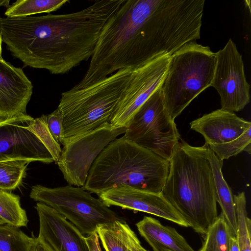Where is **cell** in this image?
I'll return each instance as SVG.
<instances>
[{"label":"cell","mask_w":251,"mask_h":251,"mask_svg":"<svg viewBox=\"0 0 251 251\" xmlns=\"http://www.w3.org/2000/svg\"><path fill=\"white\" fill-rule=\"evenodd\" d=\"M2 38H1V32H0V58H1L2 57Z\"/></svg>","instance_id":"obj_35"},{"label":"cell","mask_w":251,"mask_h":251,"mask_svg":"<svg viewBox=\"0 0 251 251\" xmlns=\"http://www.w3.org/2000/svg\"><path fill=\"white\" fill-rule=\"evenodd\" d=\"M119 222L101 226L97 229L105 251H130L123 240Z\"/></svg>","instance_id":"obj_27"},{"label":"cell","mask_w":251,"mask_h":251,"mask_svg":"<svg viewBox=\"0 0 251 251\" xmlns=\"http://www.w3.org/2000/svg\"><path fill=\"white\" fill-rule=\"evenodd\" d=\"M29 196L56 211L73 224L83 235L89 236L103 225L126 222L100 199L93 197L83 187L71 185L48 188L40 185L31 187Z\"/></svg>","instance_id":"obj_7"},{"label":"cell","mask_w":251,"mask_h":251,"mask_svg":"<svg viewBox=\"0 0 251 251\" xmlns=\"http://www.w3.org/2000/svg\"><path fill=\"white\" fill-rule=\"evenodd\" d=\"M170 57L160 56L133 70L110 124L116 127L129 126L137 110L161 84Z\"/></svg>","instance_id":"obj_10"},{"label":"cell","mask_w":251,"mask_h":251,"mask_svg":"<svg viewBox=\"0 0 251 251\" xmlns=\"http://www.w3.org/2000/svg\"><path fill=\"white\" fill-rule=\"evenodd\" d=\"M133 70H119L89 86L61 94L58 107L63 114L65 143L110 123Z\"/></svg>","instance_id":"obj_5"},{"label":"cell","mask_w":251,"mask_h":251,"mask_svg":"<svg viewBox=\"0 0 251 251\" xmlns=\"http://www.w3.org/2000/svg\"><path fill=\"white\" fill-rule=\"evenodd\" d=\"M98 196L108 207L117 206L134 212H145L182 226L190 227L184 217L161 193L124 186L109 189Z\"/></svg>","instance_id":"obj_13"},{"label":"cell","mask_w":251,"mask_h":251,"mask_svg":"<svg viewBox=\"0 0 251 251\" xmlns=\"http://www.w3.org/2000/svg\"><path fill=\"white\" fill-rule=\"evenodd\" d=\"M206 155L212 172L217 202L221 208L224 219L229 226L232 236H236L237 220L233 195L224 178L222 172L223 161L218 158L207 145Z\"/></svg>","instance_id":"obj_18"},{"label":"cell","mask_w":251,"mask_h":251,"mask_svg":"<svg viewBox=\"0 0 251 251\" xmlns=\"http://www.w3.org/2000/svg\"><path fill=\"white\" fill-rule=\"evenodd\" d=\"M47 116L48 128L56 142L63 146L65 144L63 128V116L60 109L57 107L54 111Z\"/></svg>","instance_id":"obj_28"},{"label":"cell","mask_w":251,"mask_h":251,"mask_svg":"<svg viewBox=\"0 0 251 251\" xmlns=\"http://www.w3.org/2000/svg\"><path fill=\"white\" fill-rule=\"evenodd\" d=\"M216 55L217 63L211 86L220 96L221 109L239 111L250 100V86L246 80L242 55L230 39Z\"/></svg>","instance_id":"obj_11"},{"label":"cell","mask_w":251,"mask_h":251,"mask_svg":"<svg viewBox=\"0 0 251 251\" xmlns=\"http://www.w3.org/2000/svg\"><path fill=\"white\" fill-rule=\"evenodd\" d=\"M198 251H229L232 234L221 214L207 228Z\"/></svg>","instance_id":"obj_20"},{"label":"cell","mask_w":251,"mask_h":251,"mask_svg":"<svg viewBox=\"0 0 251 251\" xmlns=\"http://www.w3.org/2000/svg\"><path fill=\"white\" fill-rule=\"evenodd\" d=\"M32 236L33 238V241L31 251H53L38 237H35L33 232H32Z\"/></svg>","instance_id":"obj_31"},{"label":"cell","mask_w":251,"mask_h":251,"mask_svg":"<svg viewBox=\"0 0 251 251\" xmlns=\"http://www.w3.org/2000/svg\"><path fill=\"white\" fill-rule=\"evenodd\" d=\"M237 220L236 237L240 251H251V221L247 216L244 192L233 195Z\"/></svg>","instance_id":"obj_22"},{"label":"cell","mask_w":251,"mask_h":251,"mask_svg":"<svg viewBox=\"0 0 251 251\" xmlns=\"http://www.w3.org/2000/svg\"><path fill=\"white\" fill-rule=\"evenodd\" d=\"M192 35L191 19L182 0H125L102 27L88 69L73 88L171 55L190 42Z\"/></svg>","instance_id":"obj_1"},{"label":"cell","mask_w":251,"mask_h":251,"mask_svg":"<svg viewBox=\"0 0 251 251\" xmlns=\"http://www.w3.org/2000/svg\"><path fill=\"white\" fill-rule=\"evenodd\" d=\"M136 226L152 248L160 247L172 251H195L175 228L164 226L154 218L144 216Z\"/></svg>","instance_id":"obj_17"},{"label":"cell","mask_w":251,"mask_h":251,"mask_svg":"<svg viewBox=\"0 0 251 251\" xmlns=\"http://www.w3.org/2000/svg\"><path fill=\"white\" fill-rule=\"evenodd\" d=\"M251 127L238 138L229 142L219 144L208 145L219 159H228L245 151L249 154L251 152Z\"/></svg>","instance_id":"obj_25"},{"label":"cell","mask_w":251,"mask_h":251,"mask_svg":"<svg viewBox=\"0 0 251 251\" xmlns=\"http://www.w3.org/2000/svg\"><path fill=\"white\" fill-rule=\"evenodd\" d=\"M207 145L194 147L180 139L169 160L168 176L161 192L190 227L202 234L218 217Z\"/></svg>","instance_id":"obj_3"},{"label":"cell","mask_w":251,"mask_h":251,"mask_svg":"<svg viewBox=\"0 0 251 251\" xmlns=\"http://www.w3.org/2000/svg\"><path fill=\"white\" fill-rule=\"evenodd\" d=\"M0 218L6 224L14 226H27L26 211L21 207L18 195L0 190Z\"/></svg>","instance_id":"obj_21"},{"label":"cell","mask_w":251,"mask_h":251,"mask_svg":"<svg viewBox=\"0 0 251 251\" xmlns=\"http://www.w3.org/2000/svg\"><path fill=\"white\" fill-rule=\"evenodd\" d=\"M216 63V53L196 42L185 44L170 55L160 88L172 119L211 86Z\"/></svg>","instance_id":"obj_6"},{"label":"cell","mask_w":251,"mask_h":251,"mask_svg":"<svg viewBox=\"0 0 251 251\" xmlns=\"http://www.w3.org/2000/svg\"><path fill=\"white\" fill-rule=\"evenodd\" d=\"M124 137L170 160L181 137L165 107L160 86L137 110Z\"/></svg>","instance_id":"obj_8"},{"label":"cell","mask_w":251,"mask_h":251,"mask_svg":"<svg viewBox=\"0 0 251 251\" xmlns=\"http://www.w3.org/2000/svg\"><path fill=\"white\" fill-rule=\"evenodd\" d=\"M125 0H98L77 12L0 18L2 41L24 66L66 74L91 58L101 30Z\"/></svg>","instance_id":"obj_2"},{"label":"cell","mask_w":251,"mask_h":251,"mask_svg":"<svg viewBox=\"0 0 251 251\" xmlns=\"http://www.w3.org/2000/svg\"><path fill=\"white\" fill-rule=\"evenodd\" d=\"M31 161L25 159L0 161V190L9 191L16 189L26 175Z\"/></svg>","instance_id":"obj_23"},{"label":"cell","mask_w":251,"mask_h":251,"mask_svg":"<svg viewBox=\"0 0 251 251\" xmlns=\"http://www.w3.org/2000/svg\"><path fill=\"white\" fill-rule=\"evenodd\" d=\"M126 128L105 123L67 141L57 163L66 181L83 187L96 157L111 142L125 133Z\"/></svg>","instance_id":"obj_9"},{"label":"cell","mask_w":251,"mask_h":251,"mask_svg":"<svg viewBox=\"0 0 251 251\" xmlns=\"http://www.w3.org/2000/svg\"><path fill=\"white\" fill-rule=\"evenodd\" d=\"M169 167V160L123 136L111 142L96 157L83 187L98 195L124 186L160 194Z\"/></svg>","instance_id":"obj_4"},{"label":"cell","mask_w":251,"mask_h":251,"mask_svg":"<svg viewBox=\"0 0 251 251\" xmlns=\"http://www.w3.org/2000/svg\"><path fill=\"white\" fill-rule=\"evenodd\" d=\"M9 0H0V6H4L7 8L10 6Z\"/></svg>","instance_id":"obj_33"},{"label":"cell","mask_w":251,"mask_h":251,"mask_svg":"<svg viewBox=\"0 0 251 251\" xmlns=\"http://www.w3.org/2000/svg\"><path fill=\"white\" fill-rule=\"evenodd\" d=\"M68 0H18L6 10L7 18H18L56 11Z\"/></svg>","instance_id":"obj_19"},{"label":"cell","mask_w":251,"mask_h":251,"mask_svg":"<svg viewBox=\"0 0 251 251\" xmlns=\"http://www.w3.org/2000/svg\"><path fill=\"white\" fill-rule=\"evenodd\" d=\"M154 251H172L168 249L160 247H156L152 248Z\"/></svg>","instance_id":"obj_34"},{"label":"cell","mask_w":251,"mask_h":251,"mask_svg":"<svg viewBox=\"0 0 251 251\" xmlns=\"http://www.w3.org/2000/svg\"><path fill=\"white\" fill-rule=\"evenodd\" d=\"M33 119L26 114L0 122V161L25 159L44 163L54 162L41 141L27 129Z\"/></svg>","instance_id":"obj_12"},{"label":"cell","mask_w":251,"mask_h":251,"mask_svg":"<svg viewBox=\"0 0 251 251\" xmlns=\"http://www.w3.org/2000/svg\"><path fill=\"white\" fill-rule=\"evenodd\" d=\"M38 238L53 251H89L85 237L70 222L51 207L38 202Z\"/></svg>","instance_id":"obj_14"},{"label":"cell","mask_w":251,"mask_h":251,"mask_svg":"<svg viewBox=\"0 0 251 251\" xmlns=\"http://www.w3.org/2000/svg\"><path fill=\"white\" fill-rule=\"evenodd\" d=\"M123 240L130 251H148L141 244L137 236L126 222H119Z\"/></svg>","instance_id":"obj_29"},{"label":"cell","mask_w":251,"mask_h":251,"mask_svg":"<svg viewBox=\"0 0 251 251\" xmlns=\"http://www.w3.org/2000/svg\"><path fill=\"white\" fill-rule=\"evenodd\" d=\"M27 129L33 133L41 141L52 156L57 164L61 155L62 149L50 132L47 122V116L43 115L33 119Z\"/></svg>","instance_id":"obj_26"},{"label":"cell","mask_w":251,"mask_h":251,"mask_svg":"<svg viewBox=\"0 0 251 251\" xmlns=\"http://www.w3.org/2000/svg\"><path fill=\"white\" fill-rule=\"evenodd\" d=\"M85 239L89 251H102L97 232L86 237Z\"/></svg>","instance_id":"obj_30"},{"label":"cell","mask_w":251,"mask_h":251,"mask_svg":"<svg viewBox=\"0 0 251 251\" xmlns=\"http://www.w3.org/2000/svg\"><path fill=\"white\" fill-rule=\"evenodd\" d=\"M33 241L19 227L0 225V251H31Z\"/></svg>","instance_id":"obj_24"},{"label":"cell","mask_w":251,"mask_h":251,"mask_svg":"<svg viewBox=\"0 0 251 251\" xmlns=\"http://www.w3.org/2000/svg\"><path fill=\"white\" fill-rule=\"evenodd\" d=\"M32 89L22 68L0 58V122L27 114Z\"/></svg>","instance_id":"obj_15"},{"label":"cell","mask_w":251,"mask_h":251,"mask_svg":"<svg viewBox=\"0 0 251 251\" xmlns=\"http://www.w3.org/2000/svg\"><path fill=\"white\" fill-rule=\"evenodd\" d=\"M190 126L210 145L225 143L238 138L251 127V123L234 112L219 109L193 120Z\"/></svg>","instance_id":"obj_16"},{"label":"cell","mask_w":251,"mask_h":251,"mask_svg":"<svg viewBox=\"0 0 251 251\" xmlns=\"http://www.w3.org/2000/svg\"><path fill=\"white\" fill-rule=\"evenodd\" d=\"M229 251H240L236 236H231Z\"/></svg>","instance_id":"obj_32"},{"label":"cell","mask_w":251,"mask_h":251,"mask_svg":"<svg viewBox=\"0 0 251 251\" xmlns=\"http://www.w3.org/2000/svg\"><path fill=\"white\" fill-rule=\"evenodd\" d=\"M6 224L5 222L2 220L1 218H0V225Z\"/></svg>","instance_id":"obj_36"}]
</instances>
